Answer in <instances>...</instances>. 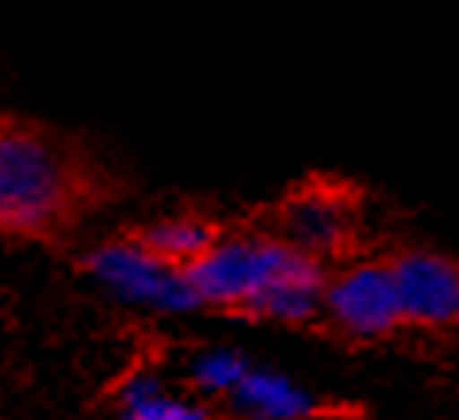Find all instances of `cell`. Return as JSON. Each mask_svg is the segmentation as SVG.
Here are the masks:
<instances>
[{
    "label": "cell",
    "instance_id": "ba28073f",
    "mask_svg": "<svg viewBox=\"0 0 459 420\" xmlns=\"http://www.w3.org/2000/svg\"><path fill=\"white\" fill-rule=\"evenodd\" d=\"M234 394L253 416H264V420H299L310 413L307 390H299L295 382L268 371H246V379L238 382Z\"/></svg>",
    "mask_w": 459,
    "mask_h": 420
},
{
    "label": "cell",
    "instance_id": "52a82bcc",
    "mask_svg": "<svg viewBox=\"0 0 459 420\" xmlns=\"http://www.w3.org/2000/svg\"><path fill=\"white\" fill-rule=\"evenodd\" d=\"M150 253H157L172 268H188L204 256L214 241H219V226L199 219V214H180V219H161L153 222L146 234L138 237Z\"/></svg>",
    "mask_w": 459,
    "mask_h": 420
},
{
    "label": "cell",
    "instance_id": "7a4b0ae2",
    "mask_svg": "<svg viewBox=\"0 0 459 420\" xmlns=\"http://www.w3.org/2000/svg\"><path fill=\"white\" fill-rule=\"evenodd\" d=\"M96 195L92 165L74 138L0 119V234H50Z\"/></svg>",
    "mask_w": 459,
    "mask_h": 420
},
{
    "label": "cell",
    "instance_id": "5b68a950",
    "mask_svg": "<svg viewBox=\"0 0 459 420\" xmlns=\"http://www.w3.org/2000/svg\"><path fill=\"white\" fill-rule=\"evenodd\" d=\"M402 321L410 325H459V264L440 253H402L391 260Z\"/></svg>",
    "mask_w": 459,
    "mask_h": 420
},
{
    "label": "cell",
    "instance_id": "8992f818",
    "mask_svg": "<svg viewBox=\"0 0 459 420\" xmlns=\"http://www.w3.org/2000/svg\"><path fill=\"white\" fill-rule=\"evenodd\" d=\"M283 229L287 241H295L299 249H307L314 256L322 253H337L344 241H349V210L344 202L333 195H295L283 210Z\"/></svg>",
    "mask_w": 459,
    "mask_h": 420
},
{
    "label": "cell",
    "instance_id": "3957f363",
    "mask_svg": "<svg viewBox=\"0 0 459 420\" xmlns=\"http://www.w3.org/2000/svg\"><path fill=\"white\" fill-rule=\"evenodd\" d=\"M89 268L100 283H108L111 291L142 302V306L157 310H195L204 306L199 295L192 291L184 268L165 264L157 253H150L142 241H115L104 244L89 256Z\"/></svg>",
    "mask_w": 459,
    "mask_h": 420
},
{
    "label": "cell",
    "instance_id": "30bf717a",
    "mask_svg": "<svg viewBox=\"0 0 459 420\" xmlns=\"http://www.w3.org/2000/svg\"><path fill=\"white\" fill-rule=\"evenodd\" d=\"M246 359L234 356V352H214L207 359H199L195 364V379L199 386L207 390H238V382L246 379Z\"/></svg>",
    "mask_w": 459,
    "mask_h": 420
},
{
    "label": "cell",
    "instance_id": "9c48e42d",
    "mask_svg": "<svg viewBox=\"0 0 459 420\" xmlns=\"http://www.w3.org/2000/svg\"><path fill=\"white\" fill-rule=\"evenodd\" d=\"M123 416L126 420H207L204 409H195V405L180 398H169L150 374H138V379L123 386Z\"/></svg>",
    "mask_w": 459,
    "mask_h": 420
},
{
    "label": "cell",
    "instance_id": "6da1fadb",
    "mask_svg": "<svg viewBox=\"0 0 459 420\" xmlns=\"http://www.w3.org/2000/svg\"><path fill=\"white\" fill-rule=\"evenodd\" d=\"M184 275L204 306H230L272 321H310L325 302L318 256L287 237H219Z\"/></svg>",
    "mask_w": 459,
    "mask_h": 420
},
{
    "label": "cell",
    "instance_id": "277c9868",
    "mask_svg": "<svg viewBox=\"0 0 459 420\" xmlns=\"http://www.w3.org/2000/svg\"><path fill=\"white\" fill-rule=\"evenodd\" d=\"M329 317L349 332V337H386L391 329L402 325V302L394 287L391 260L386 264H352L344 268L337 279L325 283V302Z\"/></svg>",
    "mask_w": 459,
    "mask_h": 420
}]
</instances>
